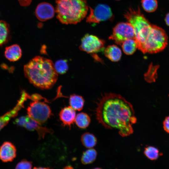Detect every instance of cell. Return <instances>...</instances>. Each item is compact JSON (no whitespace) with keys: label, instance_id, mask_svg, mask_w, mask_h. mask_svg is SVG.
I'll return each instance as SVG.
<instances>
[{"label":"cell","instance_id":"ffe728a7","mask_svg":"<svg viewBox=\"0 0 169 169\" xmlns=\"http://www.w3.org/2000/svg\"><path fill=\"white\" fill-rule=\"evenodd\" d=\"M141 3L144 10L148 13L153 12L157 8V0H141Z\"/></svg>","mask_w":169,"mask_h":169},{"label":"cell","instance_id":"f546056e","mask_svg":"<svg viewBox=\"0 0 169 169\" xmlns=\"http://www.w3.org/2000/svg\"></svg>","mask_w":169,"mask_h":169},{"label":"cell","instance_id":"ac0fdd59","mask_svg":"<svg viewBox=\"0 0 169 169\" xmlns=\"http://www.w3.org/2000/svg\"><path fill=\"white\" fill-rule=\"evenodd\" d=\"M75 121L79 127L84 129L89 125L90 122V118L86 113L80 112L76 116Z\"/></svg>","mask_w":169,"mask_h":169},{"label":"cell","instance_id":"83f0119b","mask_svg":"<svg viewBox=\"0 0 169 169\" xmlns=\"http://www.w3.org/2000/svg\"><path fill=\"white\" fill-rule=\"evenodd\" d=\"M165 21L166 24L169 26V13L166 14L165 18Z\"/></svg>","mask_w":169,"mask_h":169},{"label":"cell","instance_id":"9a60e30c","mask_svg":"<svg viewBox=\"0 0 169 169\" xmlns=\"http://www.w3.org/2000/svg\"><path fill=\"white\" fill-rule=\"evenodd\" d=\"M97 155L95 150L92 148H89L83 153L81 158V162L84 165L91 164L95 161Z\"/></svg>","mask_w":169,"mask_h":169},{"label":"cell","instance_id":"8992f818","mask_svg":"<svg viewBox=\"0 0 169 169\" xmlns=\"http://www.w3.org/2000/svg\"><path fill=\"white\" fill-rule=\"evenodd\" d=\"M134 38L133 28L128 22L117 24L113 28L112 33L109 37V39L120 45L127 39Z\"/></svg>","mask_w":169,"mask_h":169},{"label":"cell","instance_id":"cb8c5ba5","mask_svg":"<svg viewBox=\"0 0 169 169\" xmlns=\"http://www.w3.org/2000/svg\"><path fill=\"white\" fill-rule=\"evenodd\" d=\"M159 66L158 65L153 66L151 65L147 74V79L150 82L155 81L157 78V70Z\"/></svg>","mask_w":169,"mask_h":169},{"label":"cell","instance_id":"f1b7e54d","mask_svg":"<svg viewBox=\"0 0 169 169\" xmlns=\"http://www.w3.org/2000/svg\"><path fill=\"white\" fill-rule=\"evenodd\" d=\"M26 1L28 4L29 3L27 2V1H28L29 3H30V0H24V1Z\"/></svg>","mask_w":169,"mask_h":169},{"label":"cell","instance_id":"8fae6325","mask_svg":"<svg viewBox=\"0 0 169 169\" xmlns=\"http://www.w3.org/2000/svg\"><path fill=\"white\" fill-rule=\"evenodd\" d=\"M16 155L15 147L10 142H5L0 147V159L3 162L12 161Z\"/></svg>","mask_w":169,"mask_h":169},{"label":"cell","instance_id":"d4e9b609","mask_svg":"<svg viewBox=\"0 0 169 169\" xmlns=\"http://www.w3.org/2000/svg\"><path fill=\"white\" fill-rule=\"evenodd\" d=\"M32 164L31 161L24 159L17 164L15 169H30L32 167Z\"/></svg>","mask_w":169,"mask_h":169},{"label":"cell","instance_id":"603a6c76","mask_svg":"<svg viewBox=\"0 0 169 169\" xmlns=\"http://www.w3.org/2000/svg\"><path fill=\"white\" fill-rule=\"evenodd\" d=\"M8 28L5 22L0 21V45L6 41L8 34Z\"/></svg>","mask_w":169,"mask_h":169},{"label":"cell","instance_id":"d6986e66","mask_svg":"<svg viewBox=\"0 0 169 169\" xmlns=\"http://www.w3.org/2000/svg\"><path fill=\"white\" fill-rule=\"evenodd\" d=\"M123 51L128 55L132 54L137 48V45L134 39H130L125 41L121 44Z\"/></svg>","mask_w":169,"mask_h":169},{"label":"cell","instance_id":"6da1fadb","mask_svg":"<svg viewBox=\"0 0 169 169\" xmlns=\"http://www.w3.org/2000/svg\"><path fill=\"white\" fill-rule=\"evenodd\" d=\"M96 119L107 129H115L122 137L134 131L132 125L137 118L131 104L120 95L105 93L97 103Z\"/></svg>","mask_w":169,"mask_h":169},{"label":"cell","instance_id":"7c38bea8","mask_svg":"<svg viewBox=\"0 0 169 169\" xmlns=\"http://www.w3.org/2000/svg\"><path fill=\"white\" fill-rule=\"evenodd\" d=\"M76 116L75 110L70 106L63 108L59 113L60 119L63 124L69 127L75 121Z\"/></svg>","mask_w":169,"mask_h":169},{"label":"cell","instance_id":"7402d4cb","mask_svg":"<svg viewBox=\"0 0 169 169\" xmlns=\"http://www.w3.org/2000/svg\"><path fill=\"white\" fill-rule=\"evenodd\" d=\"M54 64L55 69L58 74H63L68 70V66L66 60H59Z\"/></svg>","mask_w":169,"mask_h":169},{"label":"cell","instance_id":"3957f363","mask_svg":"<svg viewBox=\"0 0 169 169\" xmlns=\"http://www.w3.org/2000/svg\"><path fill=\"white\" fill-rule=\"evenodd\" d=\"M24 72L30 83L42 89L51 88L58 79V74L53 62L41 56L34 57L25 64Z\"/></svg>","mask_w":169,"mask_h":169},{"label":"cell","instance_id":"7a4b0ae2","mask_svg":"<svg viewBox=\"0 0 169 169\" xmlns=\"http://www.w3.org/2000/svg\"><path fill=\"white\" fill-rule=\"evenodd\" d=\"M124 17L133 28L137 48L143 54L162 51L166 47L168 37L162 28L151 24L141 13L139 7L130 8Z\"/></svg>","mask_w":169,"mask_h":169},{"label":"cell","instance_id":"4316f807","mask_svg":"<svg viewBox=\"0 0 169 169\" xmlns=\"http://www.w3.org/2000/svg\"><path fill=\"white\" fill-rule=\"evenodd\" d=\"M163 127L165 131L169 133V116L166 117L164 120Z\"/></svg>","mask_w":169,"mask_h":169},{"label":"cell","instance_id":"4fadbf2b","mask_svg":"<svg viewBox=\"0 0 169 169\" xmlns=\"http://www.w3.org/2000/svg\"><path fill=\"white\" fill-rule=\"evenodd\" d=\"M4 54L6 58L9 61H15L21 57L22 51L19 46L15 44L6 47Z\"/></svg>","mask_w":169,"mask_h":169},{"label":"cell","instance_id":"5bb4252c","mask_svg":"<svg viewBox=\"0 0 169 169\" xmlns=\"http://www.w3.org/2000/svg\"><path fill=\"white\" fill-rule=\"evenodd\" d=\"M104 54L108 59L113 62L119 61L122 56L121 49L115 45L108 46L105 50Z\"/></svg>","mask_w":169,"mask_h":169},{"label":"cell","instance_id":"52a82bcc","mask_svg":"<svg viewBox=\"0 0 169 169\" xmlns=\"http://www.w3.org/2000/svg\"><path fill=\"white\" fill-rule=\"evenodd\" d=\"M89 8L90 13L86 19L88 23H99L101 21L112 20L113 18L110 8L106 4H99L94 8Z\"/></svg>","mask_w":169,"mask_h":169},{"label":"cell","instance_id":"277c9868","mask_svg":"<svg viewBox=\"0 0 169 169\" xmlns=\"http://www.w3.org/2000/svg\"><path fill=\"white\" fill-rule=\"evenodd\" d=\"M56 12L62 23L76 24L86 17L88 7L86 0H57Z\"/></svg>","mask_w":169,"mask_h":169},{"label":"cell","instance_id":"5b68a950","mask_svg":"<svg viewBox=\"0 0 169 169\" xmlns=\"http://www.w3.org/2000/svg\"><path fill=\"white\" fill-rule=\"evenodd\" d=\"M27 110L28 115L39 124L45 123L52 115L49 106L40 100H33Z\"/></svg>","mask_w":169,"mask_h":169},{"label":"cell","instance_id":"30bf717a","mask_svg":"<svg viewBox=\"0 0 169 169\" xmlns=\"http://www.w3.org/2000/svg\"><path fill=\"white\" fill-rule=\"evenodd\" d=\"M55 14V10L50 3L43 2L38 4L35 10V15L37 18L41 21H46L53 18Z\"/></svg>","mask_w":169,"mask_h":169},{"label":"cell","instance_id":"484cf974","mask_svg":"<svg viewBox=\"0 0 169 169\" xmlns=\"http://www.w3.org/2000/svg\"><path fill=\"white\" fill-rule=\"evenodd\" d=\"M29 118L28 115L21 116L16 119L15 120V122L18 125L24 127Z\"/></svg>","mask_w":169,"mask_h":169},{"label":"cell","instance_id":"2e32d148","mask_svg":"<svg viewBox=\"0 0 169 169\" xmlns=\"http://www.w3.org/2000/svg\"><path fill=\"white\" fill-rule=\"evenodd\" d=\"M81 141L83 145L88 148H92L95 146L97 142L95 136L93 134L87 132L82 135Z\"/></svg>","mask_w":169,"mask_h":169},{"label":"cell","instance_id":"9c48e42d","mask_svg":"<svg viewBox=\"0 0 169 169\" xmlns=\"http://www.w3.org/2000/svg\"><path fill=\"white\" fill-rule=\"evenodd\" d=\"M29 98V95L23 92L16 105L11 110L0 116V130L6 126L12 118L17 116L19 111L24 107V102Z\"/></svg>","mask_w":169,"mask_h":169},{"label":"cell","instance_id":"ba28073f","mask_svg":"<svg viewBox=\"0 0 169 169\" xmlns=\"http://www.w3.org/2000/svg\"><path fill=\"white\" fill-rule=\"evenodd\" d=\"M105 41L96 36L87 34L82 38L80 49L88 53L96 54L104 50Z\"/></svg>","mask_w":169,"mask_h":169},{"label":"cell","instance_id":"44dd1931","mask_svg":"<svg viewBox=\"0 0 169 169\" xmlns=\"http://www.w3.org/2000/svg\"><path fill=\"white\" fill-rule=\"evenodd\" d=\"M144 153L148 158L151 160L157 159L160 155L158 150L156 147L151 146L146 147L145 148Z\"/></svg>","mask_w":169,"mask_h":169},{"label":"cell","instance_id":"e0dca14e","mask_svg":"<svg viewBox=\"0 0 169 169\" xmlns=\"http://www.w3.org/2000/svg\"><path fill=\"white\" fill-rule=\"evenodd\" d=\"M84 103V98L80 95L73 94L70 96L69 104L70 106L74 110L79 111L82 110Z\"/></svg>","mask_w":169,"mask_h":169}]
</instances>
